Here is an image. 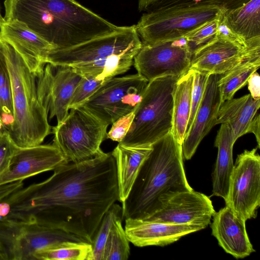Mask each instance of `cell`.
Returning <instances> with one entry per match:
<instances>
[{
    "mask_svg": "<svg viewBox=\"0 0 260 260\" xmlns=\"http://www.w3.org/2000/svg\"><path fill=\"white\" fill-rule=\"evenodd\" d=\"M194 71L190 69L176 82L172 91L173 119L171 132L182 145L186 134L191 103Z\"/></svg>",
    "mask_w": 260,
    "mask_h": 260,
    "instance_id": "cb8c5ba5",
    "label": "cell"
},
{
    "mask_svg": "<svg viewBox=\"0 0 260 260\" xmlns=\"http://www.w3.org/2000/svg\"><path fill=\"white\" fill-rule=\"evenodd\" d=\"M152 149V145L130 146L119 143L111 152L116 168L118 201L128 197L141 166Z\"/></svg>",
    "mask_w": 260,
    "mask_h": 260,
    "instance_id": "44dd1931",
    "label": "cell"
},
{
    "mask_svg": "<svg viewBox=\"0 0 260 260\" xmlns=\"http://www.w3.org/2000/svg\"><path fill=\"white\" fill-rule=\"evenodd\" d=\"M223 16L231 30L245 41L260 37V0L225 11Z\"/></svg>",
    "mask_w": 260,
    "mask_h": 260,
    "instance_id": "d4e9b609",
    "label": "cell"
},
{
    "mask_svg": "<svg viewBox=\"0 0 260 260\" xmlns=\"http://www.w3.org/2000/svg\"><path fill=\"white\" fill-rule=\"evenodd\" d=\"M245 222L225 206L215 212L210 223L212 235L219 245L237 259L245 258L255 251L247 233Z\"/></svg>",
    "mask_w": 260,
    "mask_h": 260,
    "instance_id": "ffe728a7",
    "label": "cell"
},
{
    "mask_svg": "<svg viewBox=\"0 0 260 260\" xmlns=\"http://www.w3.org/2000/svg\"><path fill=\"white\" fill-rule=\"evenodd\" d=\"M259 114L256 113L252 119L248 128V133H253L257 143V148H260V118Z\"/></svg>",
    "mask_w": 260,
    "mask_h": 260,
    "instance_id": "ab89813d",
    "label": "cell"
},
{
    "mask_svg": "<svg viewBox=\"0 0 260 260\" xmlns=\"http://www.w3.org/2000/svg\"><path fill=\"white\" fill-rule=\"evenodd\" d=\"M250 0H158L148 8L151 11L171 7H187L202 6H215L227 11L237 9Z\"/></svg>",
    "mask_w": 260,
    "mask_h": 260,
    "instance_id": "4dcf8cb0",
    "label": "cell"
},
{
    "mask_svg": "<svg viewBox=\"0 0 260 260\" xmlns=\"http://www.w3.org/2000/svg\"><path fill=\"white\" fill-rule=\"evenodd\" d=\"M118 201L115 160L103 151L63 164L46 180L23 187L0 203V218L37 222L91 243L104 215Z\"/></svg>",
    "mask_w": 260,
    "mask_h": 260,
    "instance_id": "6da1fadb",
    "label": "cell"
},
{
    "mask_svg": "<svg viewBox=\"0 0 260 260\" xmlns=\"http://www.w3.org/2000/svg\"><path fill=\"white\" fill-rule=\"evenodd\" d=\"M65 241H85L60 229L39 223L0 219V244L7 260H33L37 251Z\"/></svg>",
    "mask_w": 260,
    "mask_h": 260,
    "instance_id": "30bf717a",
    "label": "cell"
},
{
    "mask_svg": "<svg viewBox=\"0 0 260 260\" xmlns=\"http://www.w3.org/2000/svg\"><path fill=\"white\" fill-rule=\"evenodd\" d=\"M6 132V131L4 130V129L3 127V125L0 122V134H1V133H2V132Z\"/></svg>",
    "mask_w": 260,
    "mask_h": 260,
    "instance_id": "ee69618b",
    "label": "cell"
},
{
    "mask_svg": "<svg viewBox=\"0 0 260 260\" xmlns=\"http://www.w3.org/2000/svg\"><path fill=\"white\" fill-rule=\"evenodd\" d=\"M38 98L49 119L54 117L57 124L69 113V105L82 76L71 68L47 63L35 76Z\"/></svg>",
    "mask_w": 260,
    "mask_h": 260,
    "instance_id": "4fadbf2b",
    "label": "cell"
},
{
    "mask_svg": "<svg viewBox=\"0 0 260 260\" xmlns=\"http://www.w3.org/2000/svg\"><path fill=\"white\" fill-rule=\"evenodd\" d=\"M66 118L53 127V144L67 162L92 158L103 151L108 125L80 107L72 109Z\"/></svg>",
    "mask_w": 260,
    "mask_h": 260,
    "instance_id": "ba28073f",
    "label": "cell"
},
{
    "mask_svg": "<svg viewBox=\"0 0 260 260\" xmlns=\"http://www.w3.org/2000/svg\"><path fill=\"white\" fill-rule=\"evenodd\" d=\"M5 22L4 18L2 17V15L1 13V8H0V31L1 30L2 26L3 23Z\"/></svg>",
    "mask_w": 260,
    "mask_h": 260,
    "instance_id": "7bdbcfd3",
    "label": "cell"
},
{
    "mask_svg": "<svg viewBox=\"0 0 260 260\" xmlns=\"http://www.w3.org/2000/svg\"><path fill=\"white\" fill-rule=\"evenodd\" d=\"M0 39L10 78L13 107L14 121L8 134L19 148L41 144L52 128L38 98L36 76L14 48Z\"/></svg>",
    "mask_w": 260,
    "mask_h": 260,
    "instance_id": "5b68a950",
    "label": "cell"
},
{
    "mask_svg": "<svg viewBox=\"0 0 260 260\" xmlns=\"http://www.w3.org/2000/svg\"><path fill=\"white\" fill-rule=\"evenodd\" d=\"M257 147L239 154L230 178L225 206L246 221L255 218L260 205V156Z\"/></svg>",
    "mask_w": 260,
    "mask_h": 260,
    "instance_id": "8fae6325",
    "label": "cell"
},
{
    "mask_svg": "<svg viewBox=\"0 0 260 260\" xmlns=\"http://www.w3.org/2000/svg\"><path fill=\"white\" fill-rule=\"evenodd\" d=\"M179 78L166 76L148 82L129 129L118 143L130 146L152 145L171 132L172 91Z\"/></svg>",
    "mask_w": 260,
    "mask_h": 260,
    "instance_id": "8992f818",
    "label": "cell"
},
{
    "mask_svg": "<svg viewBox=\"0 0 260 260\" xmlns=\"http://www.w3.org/2000/svg\"><path fill=\"white\" fill-rule=\"evenodd\" d=\"M16 146L10 139L8 133L0 134V174L7 168Z\"/></svg>",
    "mask_w": 260,
    "mask_h": 260,
    "instance_id": "d590c367",
    "label": "cell"
},
{
    "mask_svg": "<svg viewBox=\"0 0 260 260\" xmlns=\"http://www.w3.org/2000/svg\"><path fill=\"white\" fill-rule=\"evenodd\" d=\"M142 46L135 25L121 26L118 31L76 46L54 49L47 63L70 67L82 77L107 80L127 72Z\"/></svg>",
    "mask_w": 260,
    "mask_h": 260,
    "instance_id": "277c9868",
    "label": "cell"
},
{
    "mask_svg": "<svg viewBox=\"0 0 260 260\" xmlns=\"http://www.w3.org/2000/svg\"><path fill=\"white\" fill-rule=\"evenodd\" d=\"M119 218H123L122 208L115 203L106 212L93 235L89 260H103L106 244L113 224Z\"/></svg>",
    "mask_w": 260,
    "mask_h": 260,
    "instance_id": "f1b7e54d",
    "label": "cell"
},
{
    "mask_svg": "<svg viewBox=\"0 0 260 260\" xmlns=\"http://www.w3.org/2000/svg\"><path fill=\"white\" fill-rule=\"evenodd\" d=\"M223 13L220 17L219 22L218 25V36L237 42L242 45L247 46L248 45L249 41H245L231 30L225 21L223 16Z\"/></svg>",
    "mask_w": 260,
    "mask_h": 260,
    "instance_id": "8d00e7d4",
    "label": "cell"
},
{
    "mask_svg": "<svg viewBox=\"0 0 260 260\" xmlns=\"http://www.w3.org/2000/svg\"><path fill=\"white\" fill-rule=\"evenodd\" d=\"M124 230L129 240L136 246H165L205 227L197 224H176L148 219L126 218Z\"/></svg>",
    "mask_w": 260,
    "mask_h": 260,
    "instance_id": "ac0fdd59",
    "label": "cell"
},
{
    "mask_svg": "<svg viewBox=\"0 0 260 260\" xmlns=\"http://www.w3.org/2000/svg\"><path fill=\"white\" fill-rule=\"evenodd\" d=\"M220 17L205 23L184 37L191 56L217 38Z\"/></svg>",
    "mask_w": 260,
    "mask_h": 260,
    "instance_id": "1f68e13d",
    "label": "cell"
},
{
    "mask_svg": "<svg viewBox=\"0 0 260 260\" xmlns=\"http://www.w3.org/2000/svg\"><path fill=\"white\" fill-rule=\"evenodd\" d=\"M14 121L11 81L0 39V122L8 133Z\"/></svg>",
    "mask_w": 260,
    "mask_h": 260,
    "instance_id": "83f0119b",
    "label": "cell"
},
{
    "mask_svg": "<svg viewBox=\"0 0 260 260\" xmlns=\"http://www.w3.org/2000/svg\"><path fill=\"white\" fill-rule=\"evenodd\" d=\"M0 260H7L6 254L0 244Z\"/></svg>",
    "mask_w": 260,
    "mask_h": 260,
    "instance_id": "b9f144b4",
    "label": "cell"
},
{
    "mask_svg": "<svg viewBox=\"0 0 260 260\" xmlns=\"http://www.w3.org/2000/svg\"><path fill=\"white\" fill-rule=\"evenodd\" d=\"M152 146L128 197L122 203L123 219H147L173 194L192 190L184 171L182 145L172 133Z\"/></svg>",
    "mask_w": 260,
    "mask_h": 260,
    "instance_id": "3957f363",
    "label": "cell"
},
{
    "mask_svg": "<svg viewBox=\"0 0 260 260\" xmlns=\"http://www.w3.org/2000/svg\"><path fill=\"white\" fill-rule=\"evenodd\" d=\"M260 107V99L255 100L249 94L233 98L222 102L220 106L215 125L228 124L236 142L248 133L250 124Z\"/></svg>",
    "mask_w": 260,
    "mask_h": 260,
    "instance_id": "7402d4cb",
    "label": "cell"
},
{
    "mask_svg": "<svg viewBox=\"0 0 260 260\" xmlns=\"http://www.w3.org/2000/svg\"><path fill=\"white\" fill-rule=\"evenodd\" d=\"M91 252L88 242L65 241L37 251L33 260H89Z\"/></svg>",
    "mask_w": 260,
    "mask_h": 260,
    "instance_id": "4316f807",
    "label": "cell"
},
{
    "mask_svg": "<svg viewBox=\"0 0 260 260\" xmlns=\"http://www.w3.org/2000/svg\"><path fill=\"white\" fill-rule=\"evenodd\" d=\"M260 67V55L249 57L220 75L218 81L221 103L233 98L235 93L247 84L250 76Z\"/></svg>",
    "mask_w": 260,
    "mask_h": 260,
    "instance_id": "484cf974",
    "label": "cell"
},
{
    "mask_svg": "<svg viewBox=\"0 0 260 260\" xmlns=\"http://www.w3.org/2000/svg\"><path fill=\"white\" fill-rule=\"evenodd\" d=\"M106 81L92 77H82L72 96L69 110L81 107Z\"/></svg>",
    "mask_w": 260,
    "mask_h": 260,
    "instance_id": "d6a6232c",
    "label": "cell"
},
{
    "mask_svg": "<svg viewBox=\"0 0 260 260\" xmlns=\"http://www.w3.org/2000/svg\"><path fill=\"white\" fill-rule=\"evenodd\" d=\"M259 55L260 37L249 40L245 46L218 36L191 56L190 69L222 75L246 59Z\"/></svg>",
    "mask_w": 260,
    "mask_h": 260,
    "instance_id": "5bb4252c",
    "label": "cell"
},
{
    "mask_svg": "<svg viewBox=\"0 0 260 260\" xmlns=\"http://www.w3.org/2000/svg\"><path fill=\"white\" fill-rule=\"evenodd\" d=\"M194 71V79L191 94V110L186 128V134L190 127L197 110L202 101L207 81L209 76V74L206 73Z\"/></svg>",
    "mask_w": 260,
    "mask_h": 260,
    "instance_id": "836d02e7",
    "label": "cell"
},
{
    "mask_svg": "<svg viewBox=\"0 0 260 260\" xmlns=\"http://www.w3.org/2000/svg\"><path fill=\"white\" fill-rule=\"evenodd\" d=\"M148 82L138 73L106 80L81 106L107 125L135 111Z\"/></svg>",
    "mask_w": 260,
    "mask_h": 260,
    "instance_id": "9c48e42d",
    "label": "cell"
},
{
    "mask_svg": "<svg viewBox=\"0 0 260 260\" xmlns=\"http://www.w3.org/2000/svg\"><path fill=\"white\" fill-rule=\"evenodd\" d=\"M6 21L25 24L55 49L70 48L119 30L75 0H5Z\"/></svg>",
    "mask_w": 260,
    "mask_h": 260,
    "instance_id": "7a4b0ae2",
    "label": "cell"
},
{
    "mask_svg": "<svg viewBox=\"0 0 260 260\" xmlns=\"http://www.w3.org/2000/svg\"><path fill=\"white\" fill-rule=\"evenodd\" d=\"M134 116L135 111H133L113 123L111 128L107 132V139L118 143L121 142L129 129Z\"/></svg>",
    "mask_w": 260,
    "mask_h": 260,
    "instance_id": "e575fe53",
    "label": "cell"
},
{
    "mask_svg": "<svg viewBox=\"0 0 260 260\" xmlns=\"http://www.w3.org/2000/svg\"><path fill=\"white\" fill-rule=\"evenodd\" d=\"M123 220V218H118L113 224L103 260H126L129 256V241L122 225Z\"/></svg>",
    "mask_w": 260,
    "mask_h": 260,
    "instance_id": "f546056e",
    "label": "cell"
},
{
    "mask_svg": "<svg viewBox=\"0 0 260 260\" xmlns=\"http://www.w3.org/2000/svg\"><path fill=\"white\" fill-rule=\"evenodd\" d=\"M68 163L52 144L16 147L6 170L0 174V185L23 180L39 174L54 170Z\"/></svg>",
    "mask_w": 260,
    "mask_h": 260,
    "instance_id": "2e32d148",
    "label": "cell"
},
{
    "mask_svg": "<svg viewBox=\"0 0 260 260\" xmlns=\"http://www.w3.org/2000/svg\"><path fill=\"white\" fill-rule=\"evenodd\" d=\"M191 58L183 37L155 44H142L133 65L148 82L166 76L180 78L190 70Z\"/></svg>",
    "mask_w": 260,
    "mask_h": 260,
    "instance_id": "7c38bea8",
    "label": "cell"
},
{
    "mask_svg": "<svg viewBox=\"0 0 260 260\" xmlns=\"http://www.w3.org/2000/svg\"><path fill=\"white\" fill-rule=\"evenodd\" d=\"M158 0H139V9L140 11L147 10L151 5Z\"/></svg>",
    "mask_w": 260,
    "mask_h": 260,
    "instance_id": "60d3db41",
    "label": "cell"
},
{
    "mask_svg": "<svg viewBox=\"0 0 260 260\" xmlns=\"http://www.w3.org/2000/svg\"><path fill=\"white\" fill-rule=\"evenodd\" d=\"M0 38L14 48L35 76L47 64L49 53L55 49L52 45L17 20L5 21Z\"/></svg>",
    "mask_w": 260,
    "mask_h": 260,
    "instance_id": "e0dca14e",
    "label": "cell"
},
{
    "mask_svg": "<svg viewBox=\"0 0 260 260\" xmlns=\"http://www.w3.org/2000/svg\"><path fill=\"white\" fill-rule=\"evenodd\" d=\"M215 213L209 197L192 189L173 194L159 210L145 219L176 224H197L206 228Z\"/></svg>",
    "mask_w": 260,
    "mask_h": 260,
    "instance_id": "9a60e30c",
    "label": "cell"
},
{
    "mask_svg": "<svg viewBox=\"0 0 260 260\" xmlns=\"http://www.w3.org/2000/svg\"><path fill=\"white\" fill-rule=\"evenodd\" d=\"M225 10L215 6L171 7L144 14L136 25L143 44L173 41L184 37Z\"/></svg>",
    "mask_w": 260,
    "mask_h": 260,
    "instance_id": "52a82bcc",
    "label": "cell"
},
{
    "mask_svg": "<svg viewBox=\"0 0 260 260\" xmlns=\"http://www.w3.org/2000/svg\"><path fill=\"white\" fill-rule=\"evenodd\" d=\"M220 75L210 74L192 123L182 144L183 157L189 160L203 139L215 125L221 104L218 81Z\"/></svg>",
    "mask_w": 260,
    "mask_h": 260,
    "instance_id": "d6986e66",
    "label": "cell"
},
{
    "mask_svg": "<svg viewBox=\"0 0 260 260\" xmlns=\"http://www.w3.org/2000/svg\"><path fill=\"white\" fill-rule=\"evenodd\" d=\"M236 142L230 126L221 123L215 141L217 156L212 174L213 194L226 199L230 178L234 168L233 146Z\"/></svg>",
    "mask_w": 260,
    "mask_h": 260,
    "instance_id": "603a6c76",
    "label": "cell"
},
{
    "mask_svg": "<svg viewBox=\"0 0 260 260\" xmlns=\"http://www.w3.org/2000/svg\"><path fill=\"white\" fill-rule=\"evenodd\" d=\"M248 88L250 94L255 100L260 99V77L256 71L254 72L248 79Z\"/></svg>",
    "mask_w": 260,
    "mask_h": 260,
    "instance_id": "f35d334b",
    "label": "cell"
},
{
    "mask_svg": "<svg viewBox=\"0 0 260 260\" xmlns=\"http://www.w3.org/2000/svg\"><path fill=\"white\" fill-rule=\"evenodd\" d=\"M23 186V181L21 180L0 185V203Z\"/></svg>",
    "mask_w": 260,
    "mask_h": 260,
    "instance_id": "74e56055",
    "label": "cell"
}]
</instances>
